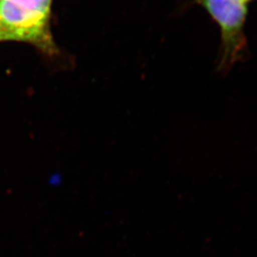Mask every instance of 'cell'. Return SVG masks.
<instances>
[{"label":"cell","instance_id":"cell-1","mask_svg":"<svg viewBox=\"0 0 257 257\" xmlns=\"http://www.w3.org/2000/svg\"><path fill=\"white\" fill-rule=\"evenodd\" d=\"M53 0H3L0 26L5 41L31 45L45 55L59 52L53 38L50 19Z\"/></svg>","mask_w":257,"mask_h":257},{"label":"cell","instance_id":"cell-5","mask_svg":"<svg viewBox=\"0 0 257 257\" xmlns=\"http://www.w3.org/2000/svg\"><path fill=\"white\" fill-rule=\"evenodd\" d=\"M1 1H3V0H0V2H1Z\"/></svg>","mask_w":257,"mask_h":257},{"label":"cell","instance_id":"cell-3","mask_svg":"<svg viewBox=\"0 0 257 257\" xmlns=\"http://www.w3.org/2000/svg\"><path fill=\"white\" fill-rule=\"evenodd\" d=\"M4 41H5V39H4L2 29H1V26H0V42H4Z\"/></svg>","mask_w":257,"mask_h":257},{"label":"cell","instance_id":"cell-2","mask_svg":"<svg viewBox=\"0 0 257 257\" xmlns=\"http://www.w3.org/2000/svg\"><path fill=\"white\" fill-rule=\"evenodd\" d=\"M213 20L221 33V55L219 69L227 72L240 60L245 49L244 25L247 15L245 0H196Z\"/></svg>","mask_w":257,"mask_h":257},{"label":"cell","instance_id":"cell-4","mask_svg":"<svg viewBox=\"0 0 257 257\" xmlns=\"http://www.w3.org/2000/svg\"><path fill=\"white\" fill-rule=\"evenodd\" d=\"M245 2L249 3L250 1H251V0H245Z\"/></svg>","mask_w":257,"mask_h":257}]
</instances>
